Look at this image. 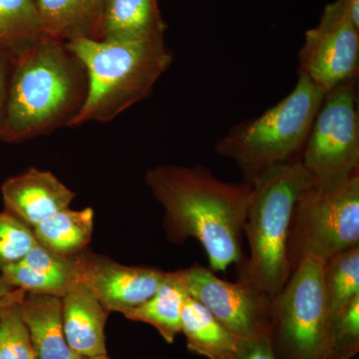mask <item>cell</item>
Wrapping results in <instances>:
<instances>
[{
	"label": "cell",
	"instance_id": "cell-7",
	"mask_svg": "<svg viewBox=\"0 0 359 359\" xmlns=\"http://www.w3.org/2000/svg\"><path fill=\"white\" fill-rule=\"evenodd\" d=\"M356 245H359V170L328 185L311 184L295 204L289 252L294 248L292 255L295 254L297 262L304 254L327 261Z\"/></svg>",
	"mask_w": 359,
	"mask_h": 359
},
{
	"label": "cell",
	"instance_id": "cell-13",
	"mask_svg": "<svg viewBox=\"0 0 359 359\" xmlns=\"http://www.w3.org/2000/svg\"><path fill=\"white\" fill-rule=\"evenodd\" d=\"M0 271L9 285L30 294L63 297L78 282L76 256H59L39 244L20 261L0 264Z\"/></svg>",
	"mask_w": 359,
	"mask_h": 359
},
{
	"label": "cell",
	"instance_id": "cell-25",
	"mask_svg": "<svg viewBox=\"0 0 359 359\" xmlns=\"http://www.w3.org/2000/svg\"><path fill=\"white\" fill-rule=\"evenodd\" d=\"M37 245L32 228L6 210L0 212V264L20 261Z\"/></svg>",
	"mask_w": 359,
	"mask_h": 359
},
{
	"label": "cell",
	"instance_id": "cell-20",
	"mask_svg": "<svg viewBox=\"0 0 359 359\" xmlns=\"http://www.w3.org/2000/svg\"><path fill=\"white\" fill-rule=\"evenodd\" d=\"M91 208L74 211L69 207L52 215L33 228L40 245L62 257H74L86 250L93 233Z\"/></svg>",
	"mask_w": 359,
	"mask_h": 359
},
{
	"label": "cell",
	"instance_id": "cell-5",
	"mask_svg": "<svg viewBox=\"0 0 359 359\" xmlns=\"http://www.w3.org/2000/svg\"><path fill=\"white\" fill-rule=\"evenodd\" d=\"M325 95V90L299 72L289 95L256 119L233 127L217 142L216 152L235 161L250 186L271 168L301 160Z\"/></svg>",
	"mask_w": 359,
	"mask_h": 359
},
{
	"label": "cell",
	"instance_id": "cell-18",
	"mask_svg": "<svg viewBox=\"0 0 359 359\" xmlns=\"http://www.w3.org/2000/svg\"><path fill=\"white\" fill-rule=\"evenodd\" d=\"M182 332L189 351L208 359H244V341L233 337L190 295L182 309Z\"/></svg>",
	"mask_w": 359,
	"mask_h": 359
},
{
	"label": "cell",
	"instance_id": "cell-16",
	"mask_svg": "<svg viewBox=\"0 0 359 359\" xmlns=\"http://www.w3.org/2000/svg\"><path fill=\"white\" fill-rule=\"evenodd\" d=\"M166 23L158 0H106L100 39L144 41L163 39Z\"/></svg>",
	"mask_w": 359,
	"mask_h": 359
},
{
	"label": "cell",
	"instance_id": "cell-23",
	"mask_svg": "<svg viewBox=\"0 0 359 359\" xmlns=\"http://www.w3.org/2000/svg\"><path fill=\"white\" fill-rule=\"evenodd\" d=\"M44 36L35 0H0V43L14 45Z\"/></svg>",
	"mask_w": 359,
	"mask_h": 359
},
{
	"label": "cell",
	"instance_id": "cell-28",
	"mask_svg": "<svg viewBox=\"0 0 359 359\" xmlns=\"http://www.w3.org/2000/svg\"><path fill=\"white\" fill-rule=\"evenodd\" d=\"M346 7L356 25H359V0H340Z\"/></svg>",
	"mask_w": 359,
	"mask_h": 359
},
{
	"label": "cell",
	"instance_id": "cell-4",
	"mask_svg": "<svg viewBox=\"0 0 359 359\" xmlns=\"http://www.w3.org/2000/svg\"><path fill=\"white\" fill-rule=\"evenodd\" d=\"M313 179L301 160L278 165L252 182L244 231L250 255L241 280L273 299L292 271L289 242L295 204Z\"/></svg>",
	"mask_w": 359,
	"mask_h": 359
},
{
	"label": "cell",
	"instance_id": "cell-22",
	"mask_svg": "<svg viewBox=\"0 0 359 359\" xmlns=\"http://www.w3.org/2000/svg\"><path fill=\"white\" fill-rule=\"evenodd\" d=\"M25 292L14 287L0 309V359H36L21 314Z\"/></svg>",
	"mask_w": 359,
	"mask_h": 359
},
{
	"label": "cell",
	"instance_id": "cell-15",
	"mask_svg": "<svg viewBox=\"0 0 359 359\" xmlns=\"http://www.w3.org/2000/svg\"><path fill=\"white\" fill-rule=\"evenodd\" d=\"M36 359H78L66 341L62 297L25 292L21 304Z\"/></svg>",
	"mask_w": 359,
	"mask_h": 359
},
{
	"label": "cell",
	"instance_id": "cell-12",
	"mask_svg": "<svg viewBox=\"0 0 359 359\" xmlns=\"http://www.w3.org/2000/svg\"><path fill=\"white\" fill-rule=\"evenodd\" d=\"M6 211L34 228L52 215L69 207L75 193L51 172L30 168L1 187Z\"/></svg>",
	"mask_w": 359,
	"mask_h": 359
},
{
	"label": "cell",
	"instance_id": "cell-9",
	"mask_svg": "<svg viewBox=\"0 0 359 359\" xmlns=\"http://www.w3.org/2000/svg\"><path fill=\"white\" fill-rule=\"evenodd\" d=\"M186 278L189 295L233 337L241 341L269 339L273 299L268 294L242 280H222L197 264L186 269Z\"/></svg>",
	"mask_w": 359,
	"mask_h": 359
},
{
	"label": "cell",
	"instance_id": "cell-24",
	"mask_svg": "<svg viewBox=\"0 0 359 359\" xmlns=\"http://www.w3.org/2000/svg\"><path fill=\"white\" fill-rule=\"evenodd\" d=\"M359 351V297L328 320L323 359H351Z\"/></svg>",
	"mask_w": 359,
	"mask_h": 359
},
{
	"label": "cell",
	"instance_id": "cell-19",
	"mask_svg": "<svg viewBox=\"0 0 359 359\" xmlns=\"http://www.w3.org/2000/svg\"><path fill=\"white\" fill-rule=\"evenodd\" d=\"M188 297L186 269L166 273L154 295L124 316L152 325L168 344H173L182 332V309Z\"/></svg>",
	"mask_w": 359,
	"mask_h": 359
},
{
	"label": "cell",
	"instance_id": "cell-21",
	"mask_svg": "<svg viewBox=\"0 0 359 359\" xmlns=\"http://www.w3.org/2000/svg\"><path fill=\"white\" fill-rule=\"evenodd\" d=\"M328 316L332 318L359 297V245L327 259L323 271Z\"/></svg>",
	"mask_w": 359,
	"mask_h": 359
},
{
	"label": "cell",
	"instance_id": "cell-30",
	"mask_svg": "<svg viewBox=\"0 0 359 359\" xmlns=\"http://www.w3.org/2000/svg\"><path fill=\"white\" fill-rule=\"evenodd\" d=\"M78 359H110L107 354H102V355L91 356V358H80Z\"/></svg>",
	"mask_w": 359,
	"mask_h": 359
},
{
	"label": "cell",
	"instance_id": "cell-29",
	"mask_svg": "<svg viewBox=\"0 0 359 359\" xmlns=\"http://www.w3.org/2000/svg\"><path fill=\"white\" fill-rule=\"evenodd\" d=\"M13 289V285H9V283L0 276V309H1L2 304H4V301H6L7 295H8L9 292Z\"/></svg>",
	"mask_w": 359,
	"mask_h": 359
},
{
	"label": "cell",
	"instance_id": "cell-2",
	"mask_svg": "<svg viewBox=\"0 0 359 359\" xmlns=\"http://www.w3.org/2000/svg\"><path fill=\"white\" fill-rule=\"evenodd\" d=\"M83 65L65 42L40 36L13 45L0 139L22 142L69 127L86 98Z\"/></svg>",
	"mask_w": 359,
	"mask_h": 359
},
{
	"label": "cell",
	"instance_id": "cell-1",
	"mask_svg": "<svg viewBox=\"0 0 359 359\" xmlns=\"http://www.w3.org/2000/svg\"><path fill=\"white\" fill-rule=\"evenodd\" d=\"M145 180L164 208L169 241H199L214 271L243 261L241 238L252 186L222 181L202 166H158L148 170Z\"/></svg>",
	"mask_w": 359,
	"mask_h": 359
},
{
	"label": "cell",
	"instance_id": "cell-27",
	"mask_svg": "<svg viewBox=\"0 0 359 359\" xmlns=\"http://www.w3.org/2000/svg\"><path fill=\"white\" fill-rule=\"evenodd\" d=\"M244 359H275L268 337L243 342Z\"/></svg>",
	"mask_w": 359,
	"mask_h": 359
},
{
	"label": "cell",
	"instance_id": "cell-8",
	"mask_svg": "<svg viewBox=\"0 0 359 359\" xmlns=\"http://www.w3.org/2000/svg\"><path fill=\"white\" fill-rule=\"evenodd\" d=\"M356 81L327 91L314 118L301 158L313 184L328 185L359 170Z\"/></svg>",
	"mask_w": 359,
	"mask_h": 359
},
{
	"label": "cell",
	"instance_id": "cell-11",
	"mask_svg": "<svg viewBox=\"0 0 359 359\" xmlns=\"http://www.w3.org/2000/svg\"><path fill=\"white\" fill-rule=\"evenodd\" d=\"M78 282L109 313L126 316L159 289L166 271L149 266H124L88 250L76 255Z\"/></svg>",
	"mask_w": 359,
	"mask_h": 359
},
{
	"label": "cell",
	"instance_id": "cell-14",
	"mask_svg": "<svg viewBox=\"0 0 359 359\" xmlns=\"http://www.w3.org/2000/svg\"><path fill=\"white\" fill-rule=\"evenodd\" d=\"M63 328L71 351L79 358L107 354L105 327L109 311L81 283L62 297Z\"/></svg>",
	"mask_w": 359,
	"mask_h": 359
},
{
	"label": "cell",
	"instance_id": "cell-6",
	"mask_svg": "<svg viewBox=\"0 0 359 359\" xmlns=\"http://www.w3.org/2000/svg\"><path fill=\"white\" fill-rule=\"evenodd\" d=\"M325 259L302 255L289 280L273 299L269 341L275 359H323L328 309Z\"/></svg>",
	"mask_w": 359,
	"mask_h": 359
},
{
	"label": "cell",
	"instance_id": "cell-26",
	"mask_svg": "<svg viewBox=\"0 0 359 359\" xmlns=\"http://www.w3.org/2000/svg\"><path fill=\"white\" fill-rule=\"evenodd\" d=\"M13 57V45L0 43V130L6 118Z\"/></svg>",
	"mask_w": 359,
	"mask_h": 359
},
{
	"label": "cell",
	"instance_id": "cell-10",
	"mask_svg": "<svg viewBox=\"0 0 359 359\" xmlns=\"http://www.w3.org/2000/svg\"><path fill=\"white\" fill-rule=\"evenodd\" d=\"M299 63V72L325 93L358 78L359 25L340 0L327 4L318 25L306 32Z\"/></svg>",
	"mask_w": 359,
	"mask_h": 359
},
{
	"label": "cell",
	"instance_id": "cell-3",
	"mask_svg": "<svg viewBox=\"0 0 359 359\" xmlns=\"http://www.w3.org/2000/svg\"><path fill=\"white\" fill-rule=\"evenodd\" d=\"M66 46L83 65L86 98L69 127L107 123L148 98L173 62L165 39L118 41L78 37Z\"/></svg>",
	"mask_w": 359,
	"mask_h": 359
},
{
	"label": "cell",
	"instance_id": "cell-17",
	"mask_svg": "<svg viewBox=\"0 0 359 359\" xmlns=\"http://www.w3.org/2000/svg\"><path fill=\"white\" fill-rule=\"evenodd\" d=\"M106 0H35L44 36L68 42L78 37L100 39Z\"/></svg>",
	"mask_w": 359,
	"mask_h": 359
}]
</instances>
